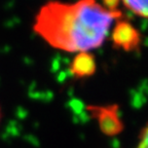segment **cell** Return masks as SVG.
I'll return each mask as SVG.
<instances>
[{
	"label": "cell",
	"mask_w": 148,
	"mask_h": 148,
	"mask_svg": "<svg viewBox=\"0 0 148 148\" xmlns=\"http://www.w3.org/2000/svg\"><path fill=\"white\" fill-rule=\"evenodd\" d=\"M119 16V12L107 9L96 0L49 1L35 16L33 30L57 49L88 53L103 44Z\"/></svg>",
	"instance_id": "1"
},
{
	"label": "cell",
	"mask_w": 148,
	"mask_h": 148,
	"mask_svg": "<svg viewBox=\"0 0 148 148\" xmlns=\"http://www.w3.org/2000/svg\"><path fill=\"white\" fill-rule=\"evenodd\" d=\"M90 116L97 120L99 129L107 136H116L123 130V123L117 105H90L86 107Z\"/></svg>",
	"instance_id": "2"
},
{
	"label": "cell",
	"mask_w": 148,
	"mask_h": 148,
	"mask_svg": "<svg viewBox=\"0 0 148 148\" xmlns=\"http://www.w3.org/2000/svg\"><path fill=\"white\" fill-rule=\"evenodd\" d=\"M114 40L125 49H132L139 43L138 33L129 24H118L114 31Z\"/></svg>",
	"instance_id": "3"
},
{
	"label": "cell",
	"mask_w": 148,
	"mask_h": 148,
	"mask_svg": "<svg viewBox=\"0 0 148 148\" xmlns=\"http://www.w3.org/2000/svg\"><path fill=\"white\" fill-rule=\"evenodd\" d=\"M96 70L94 59L86 53H81L74 59L71 65V72L76 77H86L92 75Z\"/></svg>",
	"instance_id": "4"
},
{
	"label": "cell",
	"mask_w": 148,
	"mask_h": 148,
	"mask_svg": "<svg viewBox=\"0 0 148 148\" xmlns=\"http://www.w3.org/2000/svg\"><path fill=\"white\" fill-rule=\"evenodd\" d=\"M125 7L135 14L148 18V0H121Z\"/></svg>",
	"instance_id": "5"
},
{
	"label": "cell",
	"mask_w": 148,
	"mask_h": 148,
	"mask_svg": "<svg viewBox=\"0 0 148 148\" xmlns=\"http://www.w3.org/2000/svg\"><path fill=\"white\" fill-rule=\"evenodd\" d=\"M137 148H148V123L140 134V141Z\"/></svg>",
	"instance_id": "6"
},
{
	"label": "cell",
	"mask_w": 148,
	"mask_h": 148,
	"mask_svg": "<svg viewBox=\"0 0 148 148\" xmlns=\"http://www.w3.org/2000/svg\"><path fill=\"white\" fill-rule=\"evenodd\" d=\"M0 117H1V113H0Z\"/></svg>",
	"instance_id": "7"
}]
</instances>
